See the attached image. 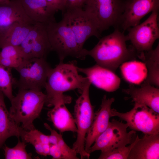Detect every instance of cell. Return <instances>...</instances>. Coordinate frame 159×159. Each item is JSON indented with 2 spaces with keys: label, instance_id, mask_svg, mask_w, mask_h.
<instances>
[{
  "label": "cell",
  "instance_id": "1",
  "mask_svg": "<svg viewBox=\"0 0 159 159\" xmlns=\"http://www.w3.org/2000/svg\"><path fill=\"white\" fill-rule=\"evenodd\" d=\"M78 72L73 62H59L55 68L51 69L44 87L46 92L45 104L47 106H54L62 103H70L72 98L64 95L65 92L78 89L81 92L89 80Z\"/></svg>",
  "mask_w": 159,
  "mask_h": 159
},
{
  "label": "cell",
  "instance_id": "2",
  "mask_svg": "<svg viewBox=\"0 0 159 159\" xmlns=\"http://www.w3.org/2000/svg\"><path fill=\"white\" fill-rule=\"evenodd\" d=\"M126 35L117 28L111 34L100 39L92 49L87 50L96 64L115 72L125 62L135 60L137 53L131 45L127 47Z\"/></svg>",
  "mask_w": 159,
  "mask_h": 159
},
{
  "label": "cell",
  "instance_id": "3",
  "mask_svg": "<svg viewBox=\"0 0 159 159\" xmlns=\"http://www.w3.org/2000/svg\"><path fill=\"white\" fill-rule=\"evenodd\" d=\"M46 100L41 90L19 89L10 101L9 112L15 122L26 130L35 128L33 122L39 116Z\"/></svg>",
  "mask_w": 159,
  "mask_h": 159
},
{
  "label": "cell",
  "instance_id": "4",
  "mask_svg": "<svg viewBox=\"0 0 159 159\" xmlns=\"http://www.w3.org/2000/svg\"><path fill=\"white\" fill-rule=\"evenodd\" d=\"M46 25L51 50L56 52L59 62L67 56L84 59L87 55L88 50L79 47L73 31L63 19Z\"/></svg>",
  "mask_w": 159,
  "mask_h": 159
},
{
  "label": "cell",
  "instance_id": "5",
  "mask_svg": "<svg viewBox=\"0 0 159 159\" xmlns=\"http://www.w3.org/2000/svg\"><path fill=\"white\" fill-rule=\"evenodd\" d=\"M91 84L89 81L86 84L74 106V118L77 129V135L72 148L80 155L81 159H89L90 156V154L85 150V145L87 134L95 115L94 107L91 104L89 96Z\"/></svg>",
  "mask_w": 159,
  "mask_h": 159
},
{
  "label": "cell",
  "instance_id": "6",
  "mask_svg": "<svg viewBox=\"0 0 159 159\" xmlns=\"http://www.w3.org/2000/svg\"><path fill=\"white\" fill-rule=\"evenodd\" d=\"M112 116H117L125 121L132 130L140 131L144 135L159 134V113L146 105L135 103L134 107L125 113L112 109Z\"/></svg>",
  "mask_w": 159,
  "mask_h": 159
},
{
  "label": "cell",
  "instance_id": "7",
  "mask_svg": "<svg viewBox=\"0 0 159 159\" xmlns=\"http://www.w3.org/2000/svg\"><path fill=\"white\" fill-rule=\"evenodd\" d=\"M52 68L46 58H34L23 59L15 69L19 77L15 82L19 89L44 88L49 73Z\"/></svg>",
  "mask_w": 159,
  "mask_h": 159
},
{
  "label": "cell",
  "instance_id": "8",
  "mask_svg": "<svg viewBox=\"0 0 159 159\" xmlns=\"http://www.w3.org/2000/svg\"><path fill=\"white\" fill-rule=\"evenodd\" d=\"M125 1L87 0L83 8L93 17L102 33L112 26L118 29Z\"/></svg>",
  "mask_w": 159,
  "mask_h": 159
},
{
  "label": "cell",
  "instance_id": "9",
  "mask_svg": "<svg viewBox=\"0 0 159 159\" xmlns=\"http://www.w3.org/2000/svg\"><path fill=\"white\" fill-rule=\"evenodd\" d=\"M63 19L70 27L77 42L81 49L86 41L91 37L101 36L99 26L93 17L82 8H76L62 12Z\"/></svg>",
  "mask_w": 159,
  "mask_h": 159
},
{
  "label": "cell",
  "instance_id": "10",
  "mask_svg": "<svg viewBox=\"0 0 159 159\" xmlns=\"http://www.w3.org/2000/svg\"><path fill=\"white\" fill-rule=\"evenodd\" d=\"M127 124L113 119L107 128L96 139L94 144L87 152L90 154L97 150L101 151L131 144L135 140L136 131H127Z\"/></svg>",
  "mask_w": 159,
  "mask_h": 159
},
{
  "label": "cell",
  "instance_id": "11",
  "mask_svg": "<svg viewBox=\"0 0 159 159\" xmlns=\"http://www.w3.org/2000/svg\"><path fill=\"white\" fill-rule=\"evenodd\" d=\"M159 10L153 11L150 16L140 24L128 29L126 35L127 40L138 55L152 49L155 41L159 38V29L158 23Z\"/></svg>",
  "mask_w": 159,
  "mask_h": 159
},
{
  "label": "cell",
  "instance_id": "12",
  "mask_svg": "<svg viewBox=\"0 0 159 159\" xmlns=\"http://www.w3.org/2000/svg\"><path fill=\"white\" fill-rule=\"evenodd\" d=\"M19 47L24 59L46 58L52 50L46 24L36 23Z\"/></svg>",
  "mask_w": 159,
  "mask_h": 159
},
{
  "label": "cell",
  "instance_id": "13",
  "mask_svg": "<svg viewBox=\"0 0 159 159\" xmlns=\"http://www.w3.org/2000/svg\"><path fill=\"white\" fill-rule=\"evenodd\" d=\"M159 8V0H125L118 29L124 33L129 28L139 24L141 19L148 14Z\"/></svg>",
  "mask_w": 159,
  "mask_h": 159
},
{
  "label": "cell",
  "instance_id": "14",
  "mask_svg": "<svg viewBox=\"0 0 159 159\" xmlns=\"http://www.w3.org/2000/svg\"><path fill=\"white\" fill-rule=\"evenodd\" d=\"M114 97L107 98L105 95L102 99L100 108L95 113L92 125L88 131L85 140V149L87 153L96 138L108 127L112 117L111 106L114 102Z\"/></svg>",
  "mask_w": 159,
  "mask_h": 159
},
{
  "label": "cell",
  "instance_id": "15",
  "mask_svg": "<svg viewBox=\"0 0 159 159\" xmlns=\"http://www.w3.org/2000/svg\"><path fill=\"white\" fill-rule=\"evenodd\" d=\"M79 72L85 75L91 84L107 92H113L120 87V79L115 72L97 64L88 68L77 66Z\"/></svg>",
  "mask_w": 159,
  "mask_h": 159
},
{
  "label": "cell",
  "instance_id": "16",
  "mask_svg": "<svg viewBox=\"0 0 159 159\" xmlns=\"http://www.w3.org/2000/svg\"><path fill=\"white\" fill-rule=\"evenodd\" d=\"M36 23L27 15L21 0H11L0 4V33L15 23Z\"/></svg>",
  "mask_w": 159,
  "mask_h": 159
},
{
  "label": "cell",
  "instance_id": "17",
  "mask_svg": "<svg viewBox=\"0 0 159 159\" xmlns=\"http://www.w3.org/2000/svg\"><path fill=\"white\" fill-rule=\"evenodd\" d=\"M137 141L131 149L127 159H158L159 134L144 135Z\"/></svg>",
  "mask_w": 159,
  "mask_h": 159
},
{
  "label": "cell",
  "instance_id": "18",
  "mask_svg": "<svg viewBox=\"0 0 159 159\" xmlns=\"http://www.w3.org/2000/svg\"><path fill=\"white\" fill-rule=\"evenodd\" d=\"M135 103L145 104L159 113V89L149 84L143 83L140 87L130 85L123 90Z\"/></svg>",
  "mask_w": 159,
  "mask_h": 159
},
{
  "label": "cell",
  "instance_id": "19",
  "mask_svg": "<svg viewBox=\"0 0 159 159\" xmlns=\"http://www.w3.org/2000/svg\"><path fill=\"white\" fill-rule=\"evenodd\" d=\"M4 95L0 90V149L11 137H21L23 129L11 117L6 107Z\"/></svg>",
  "mask_w": 159,
  "mask_h": 159
},
{
  "label": "cell",
  "instance_id": "20",
  "mask_svg": "<svg viewBox=\"0 0 159 159\" xmlns=\"http://www.w3.org/2000/svg\"><path fill=\"white\" fill-rule=\"evenodd\" d=\"M25 11L33 21L45 24L55 21V13L44 0H21Z\"/></svg>",
  "mask_w": 159,
  "mask_h": 159
},
{
  "label": "cell",
  "instance_id": "21",
  "mask_svg": "<svg viewBox=\"0 0 159 159\" xmlns=\"http://www.w3.org/2000/svg\"><path fill=\"white\" fill-rule=\"evenodd\" d=\"M65 104L62 103L54 106L47 113L48 120L61 132L67 131L77 132L74 118Z\"/></svg>",
  "mask_w": 159,
  "mask_h": 159
},
{
  "label": "cell",
  "instance_id": "22",
  "mask_svg": "<svg viewBox=\"0 0 159 159\" xmlns=\"http://www.w3.org/2000/svg\"><path fill=\"white\" fill-rule=\"evenodd\" d=\"M36 23L13 24L0 33V48L7 45L20 46Z\"/></svg>",
  "mask_w": 159,
  "mask_h": 159
},
{
  "label": "cell",
  "instance_id": "23",
  "mask_svg": "<svg viewBox=\"0 0 159 159\" xmlns=\"http://www.w3.org/2000/svg\"><path fill=\"white\" fill-rule=\"evenodd\" d=\"M138 58L145 64L148 70L143 84L159 87V44L154 49L139 54Z\"/></svg>",
  "mask_w": 159,
  "mask_h": 159
},
{
  "label": "cell",
  "instance_id": "24",
  "mask_svg": "<svg viewBox=\"0 0 159 159\" xmlns=\"http://www.w3.org/2000/svg\"><path fill=\"white\" fill-rule=\"evenodd\" d=\"M123 79L132 84H139L146 78L148 70L145 64L133 60L122 63L120 67Z\"/></svg>",
  "mask_w": 159,
  "mask_h": 159
},
{
  "label": "cell",
  "instance_id": "25",
  "mask_svg": "<svg viewBox=\"0 0 159 159\" xmlns=\"http://www.w3.org/2000/svg\"><path fill=\"white\" fill-rule=\"evenodd\" d=\"M1 49L0 63L5 67L15 69L17 68L24 59L19 46L7 45Z\"/></svg>",
  "mask_w": 159,
  "mask_h": 159
},
{
  "label": "cell",
  "instance_id": "26",
  "mask_svg": "<svg viewBox=\"0 0 159 159\" xmlns=\"http://www.w3.org/2000/svg\"><path fill=\"white\" fill-rule=\"evenodd\" d=\"M11 68L5 67L0 63V90L10 101L14 97L12 85L14 81Z\"/></svg>",
  "mask_w": 159,
  "mask_h": 159
},
{
  "label": "cell",
  "instance_id": "27",
  "mask_svg": "<svg viewBox=\"0 0 159 159\" xmlns=\"http://www.w3.org/2000/svg\"><path fill=\"white\" fill-rule=\"evenodd\" d=\"M26 143L21 141L19 138L17 144L14 147L9 148L5 145L3 147L6 159H32V154L28 153L26 149Z\"/></svg>",
  "mask_w": 159,
  "mask_h": 159
},
{
  "label": "cell",
  "instance_id": "28",
  "mask_svg": "<svg viewBox=\"0 0 159 159\" xmlns=\"http://www.w3.org/2000/svg\"><path fill=\"white\" fill-rule=\"evenodd\" d=\"M137 136L135 141L127 146H124L110 150L101 151L98 158L99 159H127L130 152L136 143Z\"/></svg>",
  "mask_w": 159,
  "mask_h": 159
},
{
  "label": "cell",
  "instance_id": "29",
  "mask_svg": "<svg viewBox=\"0 0 159 159\" xmlns=\"http://www.w3.org/2000/svg\"><path fill=\"white\" fill-rule=\"evenodd\" d=\"M20 137L26 143L36 142L43 144L49 143V135L42 133L35 128L28 130H23Z\"/></svg>",
  "mask_w": 159,
  "mask_h": 159
},
{
  "label": "cell",
  "instance_id": "30",
  "mask_svg": "<svg viewBox=\"0 0 159 159\" xmlns=\"http://www.w3.org/2000/svg\"><path fill=\"white\" fill-rule=\"evenodd\" d=\"M51 10L55 13L60 10L62 12L64 8V0H44Z\"/></svg>",
  "mask_w": 159,
  "mask_h": 159
},
{
  "label": "cell",
  "instance_id": "31",
  "mask_svg": "<svg viewBox=\"0 0 159 159\" xmlns=\"http://www.w3.org/2000/svg\"><path fill=\"white\" fill-rule=\"evenodd\" d=\"M87 0H64V9L62 12L67 10L74 8H83Z\"/></svg>",
  "mask_w": 159,
  "mask_h": 159
},
{
  "label": "cell",
  "instance_id": "32",
  "mask_svg": "<svg viewBox=\"0 0 159 159\" xmlns=\"http://www.w3.org/2000/svg\"><path fill=\"white\" fill-rule=\"evenodd\" d=\"M50 145L49 155L52 157V158L63 159L62 152L59 148L56 145L50 144Z\"/></svg>",
  "mask_w": 159,
  "mask_h": 159
},
{
  "label": "cell",
  "instance_id": "33",
  "mask_svg": "<svg viewBox=\"0 0 159 159\" xmlns=\"http://www.w3.org/2000/svg\"><path fill=\"white\" fill-rule=\"evenodd\" d=\"M43 155L47 156L49 155L50 150V144L49 143L43 144Z\"/></svg>",
  "mask_w": 159,
  "mask_h": 159
},
{
  "label": "cell",
  "instance_id": "34",
  "mask_svg": "<svg viewBox=\"0 0 159 159\" xmlns=\"http://www.w3.org/2000/svg\"><path fill=\"white\" fill-rule=\"evenodd\" d=\"M10 0H0V4L9 1Z\"/></svg>",
  "mask_w": 159,
  "mask_h": 159
}]
</instances>
